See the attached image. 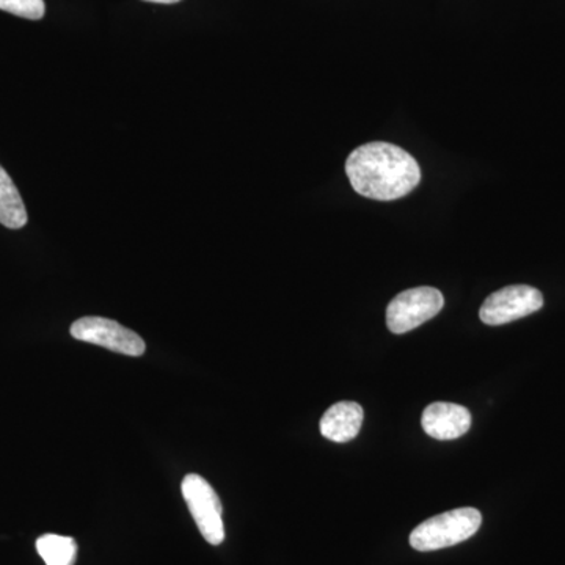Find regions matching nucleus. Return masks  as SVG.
I'll list each match as a JSON object with an SVG mask.
<instances>
[{"instance_id": "39448f33", "label": "nucleus", "mask_w": 565, "mask_h": 565, "mask_svg": "<svg viewBox=\"0 0 565 565\" xmlns=\"http://www.w3.org/2000/svg\"><path fill=\"white\" fill-rule=\"evenodd\" d=\"M542 307H544V296L533 286H505L487 297L479 316L487 326H503V323L526 318Z\"/></svg>"}, {"instance_id": "0eeeda50", "label": "nucleus", "mask_w": 565, "mask_h": 565, "mask_svg": "<svg viewBox=\"0 0 565 565\" xmlns=\"http://www.w3.org/2000/svg\"><path fill=\"white\" fill-rule=\"evenodd\" d=\"M424 433L435 440H456L471 427V414L462 405L434 403L427 405L422 418Z\"/></svg>"}, {"instance_id": "1a4fd4ad", "label": "nucleus", "mask_w": 565, "mask_h": 565, "mask_svg": "<svg viewBox=\"0 0 565 565\" xmlns=\"http://www.w3.org/2000/svg\"><path fill=\"white\" fill-rule=\"evenodd\" d=\"M28 221V211L21 193L11 181L10 174L0 166V223L7 228L20 230Z\"/></svg>"}, {"instance_id": "9d476101", "label": "nucleus", "mask_w": 565, "mask_h": 565, "mask_svg": "<svg viewBox=\"0 0 565 565\" xmlns=\"http://www.w3.org/2000/svg\"><path fill=\"white\" fill-rule=\"evenodd\" d=\"M36 552L46 565H74L77 544L73 537L58 534H44L36 541Z\"/></svg>"}, {"instance_id": "7ed1b4c3", "label": "nucleus", "mask_w": 565, "mask_h": 565, "mask_svg": "<svg viewBox=\"0 0 565 565\" xmlns=\"http://www.w3.org/2000/svg\"><path fill=\"white\" fill-rule=\"evenodd\" d=\"M444 305V294L430 286L407 289L397 294L386 308V326L396 334L412 332L440 313Z\"/></svg>"}, {"instance_id": "f03ea898", "label": "nucleus", "mask_w": 565, "mask_h": 565, "mask_svg": "<svg viewBox=\"0 0 565 565\" xmlns=\"http://www.w3.org/2000/svg\"><path fill=\"white\" fill-rule=\"evenodd\" d=\"M481 525L482 515L478 509H455V511L435 515L416 526L411 534V545L416 552L448 548L473 537Z\"/></svg>"}, {"instance_id": "f8f14e48", "label": "nucleus", "mask_w": 565, "mask_h": 565, "mask_svg": "<svg viewBox=\"0 0 565 565\" xmlns=\"http://www.w3.org/2000/svg\"><path fill=\"white\" fill-rule=\"evenodd\" d=\"M145 2H152V3H177V2H180V0H145Z\"/></svg>"}, {"instance_id": "f257e3e1", "label": "nucleus", "mask_w": 565, "mask_h": 565, "mask_svg": "<svg viewBox=\"0 0 565 565\" xmlns=\"http://www.w3.org/2000/svg\"><path fill=\"white\" fill-rule=\"evenodd\" d=\"M345 173L355 192L379 202L403 199L422 181V169L414 156L386 141L353 150L345 161Z\"/></svg>"}, {"instance_id": "9b49d317", "label": "nucleus", "mask_w": 565, "mask_h": 565, "mask_svg": "<svg viewBox=\"0 0 565 565\" xmlns=\"http://www.w3.org/2000/svg\"><path fill=\"white\" fill-rule=\"evenodd\" d=\"M0 10L9 11L25 20L39 21L44 17L43 0H0Z\"/></svg>"}, {"instance_id": "20e7f679", "label": "nucleus", "mask_w": 565, "mask_h": 565, "mask_svg": "<svg viewBox=\"0 0 565 565\" xmlns=\"http://www.w3.org/2000/svg\"><path fill=\"white\" fill-rule=\"evenodd\" d=\"M181 492L207 544L221 545L225 541L223 508L210 482L200 475H188L182 481Z\"/></svg>"}, {"instance_id": "6e6552de", "label": "nucleus", "mask_w": 565, "mask_h": 565, "mask_svg": "<svg viewBox=\"0 0 565 565\" xmlns=\"http://www.w3.org/2000/svg\"><path fill=\"white\" fill-rule=\"evenodd\" d=\"M363 408L362 405L351 403V401H343L337 403L322 415L321 434L327 440L334 441V444H345L351 441L359 435L363 424Z\"/></svg>"}, {"instance_id": "423d86ee", "label": "nucleus", "mask_w": 565, "mask_h": 565, "mask_svg": "<svg viewBox=\"0 0 565 565\" xmlns=\"http://www.w3.org/2000/svg\"><path fill=\"white\" fill-rule=\"evenodd\" d=\"M71 334L74 340L102 345L122 355L140 356L147 349L145 341L132 330L126 329L111 319L96 318V316H88L74 322L71 326Z\"/></svg>"}]
</instances>
